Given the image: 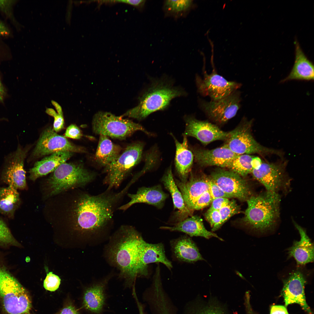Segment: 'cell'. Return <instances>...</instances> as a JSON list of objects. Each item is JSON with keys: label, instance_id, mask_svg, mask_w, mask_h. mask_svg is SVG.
<instances>
[{"label": "cell", "instance_id": "obj_31", "mask_svg": "<svg viewBox=\"0 0 314 314\" xmlns=\"http://www.w3.org/2000/svg\"><path fill=\"white\" fill-rule=\"evenodd\" d=\"M121 150L120 146L113 143L108 137L100 135L95 160L100 165L105 167L117 158Z\"/></svg>", "mask_w": 314, "mask_h": 314}, {"label": "cell", "instance_id": "obj_26", "mask_svg": "<svg viewBox=\"0 0 314 314\" xmlns=\"http://www.w3.org/2000/svg\"><path fill=\"white\" fill-rule=\"evenodd\" d=\"M160 228L172 231L182 232L190 237L201 236L207 239L214 237L223 241L216 234L207 230L201 219L197 215L192 216L177 222L172 226H163Z\"/></svg>", "mask_w": 314, "mask_h": 314}, {"label": "cell", "instance_id": "obj_5", "mask_svg": "<svg viewBox=\"0 0 314 314\" xmlns=\"http://www.w3.org/2000/svg\"><path fill=\"white\" fill-rule=\"evenodd\" d=\"M0 302L7 314H29L32 307L28 291L6 266L0 265Z\"/></svg>", "mask_w": 314, "mask_h": 314}, {"label": "cell", "instance_id": "obj_8", "mask_svg": "<svg viewBox=\"0 0 314 314\" xmlns=\"http://www.w3.org/2000/svg\"><path fill=\"white\" fill-rule=\"evenodd\" d=\"M123 117L109 112H99L93 117V132L96 134L119 139H125L138 131L151 135L141 125Z\"/></svg>", "mask_w": 314, "mask_h": 314}, {"label": "cell", "instance_id": "obj_4", "mask_svg": "<svg viewBox=\"0 0 314 314\" xmlns=\"http://www.w3.org/2000/svg\"><path fill=\"white\" fill-rule=\"evenodd\" d=\"M247 207L242 221L261 232L272 229L279 217L280 197L278 193L266 191L251 196L247 200Z\"/></svg>", "mask_w": 314, "mask_h": 314}, {"label": "cell", "instance_id": "obj_39", "mask_svg": "<svg viewBox=\"0 0 314 314\" xmlns=\"http://www.w3.org/2000/svg\"><path fill=\"white\" fill-rule=\"evenodd\" d=\"M208 191L212 200L218 198H231L232 197L225 193L210 178L208 179Z\"/></svg>", "mask_w": 314, "mask_h": 314}, {"label": "cell", "instance_id": "obj_22", "mask_svg": "<svg viewBox=\"0 0 314 314\" xmlns=\"http://www.w3.org/2000/svg\"><path fill=\"white\" fill-rule=\"evenodd\" d=\"M208 178L191 176L184 182L176 180L175 182L180 190L185 203L190 210L195 202L204 192L208 190Z\"/></svg>", "mask_w": 314, "mask_h": 314}, {"label": "cell", "instance_id": "obj_7", "mask_svg": "<svg viewBox=\"0 0 314 314\" xmlns=\"http://www.w3.org/2000/svg\"><path fill=\"white\" fill-rule=\"evenodd\" d=\"M144 144L137 142L128 146L114 161L105 167L103 181L107 190L117 189L141 159Z\"/></svg>", "mask_w": 314, "mask_h": 314}, {"label": "cell", "instance_id": "obj_25", "mask_svg": "<svg viewBox=\"0 0 314 314\" xmlns=\"http://www.w3.org/2000/svg\"><path fill=\"white\" fill-rule=\"evenodd\" d=\"M113 275V273L111 272L100 281L94 283L86 290L83 300V305L85 308L95 313L101 311L105 302L104 292L106 285Z\"/></svg>", "mask_w": 314, "mask_h": 314}, {"label": "cell", "instance_id": "obj_12", "mask_svg": "<svg viewBox=\"0 0 314 314\" xmlns=\"http://www.w3.org/2000/svg\"><path fill=\"white\" fill-rule=\"evenodd\" d=\"M28 150V147L23 148L18 145L16 150L8 155L5 160L1 179L17 190L27 188L24 164Z\"/></svg>", "mask_w": 314, "mask_h": 314}, {"label": "cell", "instance_id": "obj_44", "mask_svg": "<svg viewBox=\"0 0 314 314\" xmlns=\"http://www.w3.org/2000/svg\"><path fill=\"white\" fill-rule=\"evenodd\" d=\"M53 117L54 120L53 129L55 132H58L64 127V121L63 115L57 113Z\"/></svg>", "mask_w": 314, "mask_h": 314}, {"label": "cell", "instance_id": "obj_40", "mask_svg": "<svg viewBox=\"0 0 314 314\" xmlns=\"http://www.w3.org/2000/svg\"><path fill=\"white\" fill-rule=\"evenodd\" d=\"M212 201L208 190L203 193L195 202L192 206L191 210H199L201 209L208 205Z\"/></svg>", "mask_w": 314, "mask_h": 314}, {"label": "cell", "instance_id": "obj_3", "mask_svg": "<svg viewBox=\"0 0 314 314\" xmlns=\"http://www.w3.org/2000/svg\"><path fill=\"white\" fill-rule=\"evenodd\" d=\"M186 93L181 88L174 86L169 79H154L139 97L138 105L121 116L142 120L153 113L167 109L173 99L186 95Z\"/></svg>", "mask_w": 314, "mask_h": 314}, {"label": "cell", "instance_id": "obj_10", "mask_svg": "<svg viewBox=\"0 0 314 314\" xmlns=\"http://www.w3.org/2000/svg\"><path fill=\"white\" fill-rule=\"evenodd\" d=\"M196 81L198 92L203 96L209 97L211 100L226 97L238 90L242 85L236 82L227 81L215 69L210 74L204 72L202 78L197 75Z\"/></svg>", "mask_w": 314, "mask_h": 314}, {"label": "cell", "instance_id": "obj_47", "mask_svg": "<svg viewBox=\"0 0 314 314\" xmlns=\"http://www.w3.org/2000/svg\"><path fill=\"white\" fill-rule=\"evenodd\" d=\"M270 314H289L286 307L280 305H273L270 308Z\"/></svg>", "mask_w": 314, "mask_h": 314}, {"label": "cell", "instance_id": "obj_33", "mask_svg": "<svg viewBox=\"0 0 314 314\" xmlns=\"http://www.w3.org/2000/svg\"><path fill=\"white\" fill-rule=\"evenodd\" d=\"M262 163L257 156L244 154L238 155L230 163L227 168L241 176L252 173Z\"/></svg>", "mask_w": 314, "mask_h": 314}, {"label": "cell", "instance_id": "obj_18", "mask_svg": "<svg viewBox=\"0 0 314 314\" xmlns=\"http://www.w3.org/2000/svg\"><path fill=\"white\" fill-rule=\"evenodd\" d=\"M251 173L254 178L264 186L266 191L278 193L285 181V165L262 163Z\"/></svg>", "mask_w": 314, "mask_h": 314}, {"label": "cell", "instance_id": "obj_19", "mask_svg": "<svg viewBox=\"0 0 314 314\" xmlns=\"http://www.w3.org/2000/svg\"><path fill=\"white\" fill-rule=\"evenodd\" d=\"M193 154L196 162L202 166H216L227 167L238 155L224 145L211 150L194 149Z\"/></svg>", "mask_w": 314, "mask_h": 314}, {"label": "cell", "instance_id": "obj_23", "mask_svg": "<svg viewBox=\"0 0 314 314\" xmlns=\"http://www.w3.org/2000/svg\"><path fill=\"white\" fill-rule=\"evenodd\" d=\"M298 230L300 240L295 241L288 249V256L295 260L298 265H303L314 261V245L307 234L306 230L295 223Z\"/></svg>", "mask_w": 314, "mask_h": 314}, {"label": "cell", "instance_id": "obj_14", "mask_svg": "<svg viewBox=\"0 0 314 314\" xmlns=\"http://www.w3.org/2000/svg\"><path fill=\"white\" fill-rule=\"evenodd\" d=\"M210 178L232 197L247 200L251 196V189L246 181L233 171L218 169L212 173Z\"/></svg>", "mask_w": 314, "mask_h": 314}, {"label": "cell", "instance_id": "obj_50", "mask_svg": "<svg viewBox=\"0 0 314 314\" xmlns=\"http://www.w3.org/2000/svg\"><path fill=\"white\" fill-rule=\"evenodd\" d=\"M9 30L5 24L0 21V36H7L9 35Z\"/></svg>", "mask_w": 314, "mask_h": 314}, {"label": "cell", "instance_id": "obj_27", "mask_svg": "<svg viewBox=\"0 0 314 314\" xmlns=\"http://www.w3.org/2000/svg\"><path fill=\"white\" fill-rule=\"evenodd\" d=\"M73 153L59 152L51 154L40 161L35 163L29 171L30 179L35 181L37 178L54 171L59 166L65 162L72 155Z\"/></svg>", "mask_w": 314, "mask_h": 314}, {"label": "cell", "instance_id": "obj_20", "mask_svg": "<svg viewBox=\"0 0 314 314\" xmlns=\"http://www.w3.org/2000/svg\"><path fill=\"white\" fill-rule=\"evenodd\" d=\"M130 201L119 207L118 209L125 211L135 204L144 203L154 206L158 208L163 207L168 195L163 190L161 185L139 188L135 194H128Z\"/></svg>", "mask_w": 314, "mask_h": 314}, {"label": "cell", "instance_id": "obj_13", "mask_svg": "<svg viewBox=\"0 0 314 314\" xmlns=\"http://www.w3.org/2000/svg\"><path fill=\"white\" fill-rule=\"evenodd\" d=\"M61 151L85 153L83 147L77 146L64 136L60 135L53 129L47 128L42 133L32 153V156L38 158Z\"/></svg>", "mask_w": 314, "mask_h": 314}, {"label": "cell", "instance_id": "obj_11", "mask_svg": "<svg viewBox=\"0 0 314 314\" xmlns=\"http://www.w3.org/2000/svg\"><path fill=\"white\" fill-rule=\"evenodd\" d=\"M240 93L237 90L223 98L210 101L200 100L201 109L214 122L225 123L234 117L240 107Z\"/></svg>", "mask_w": 314, "mask_h": 314}, {"label": "cell", "instance_id": "obj_46", "mask_svg": "<svg viewBox=\"0 0 314 314\" xmlns=\"http://www.w3.org/2000/svg\"><path fill=\"white\" fill-rule=\"evenodd\" d=\"M14 1V0H0V10L7 15L9 14Z\"/></svg>", "mask_w": 314, "mask_h": 314}, {"label": "cell", "instance_id": "obj_32", "mask_svg": "<svg viewBox=\"0 0 314 314\" xmlns=\"http://www.w3.org/2000/svg\"><path fill=\"white\" fill-rule=\"evenodd\" d=\"M21 202L17 190L8 186L0 188V213L12 218Z\"/></svg>", "mask_w": 314, "mask_h": 314}, {"label": "cell", "instance_id": "obj_1", "mask_svg": "<svg viewBox=\"0 0 314 314\" xmlns=\"http://www.w3.org/2000/svg\"><path fill=\"white\" fill-rule=\"evenodd\" d=\"M128 189L125 186L116 193L106 190L97 195L84 194L79 198L76 212L77 226L93 245L106 238L115 209Z\"/></svg>", "mask_w": 314, "mask_h": 314}, {"label": "cell", "instance_id": "obj_16", "mask_svg": "<svg viewBox=\"0 0 314 314\" xmlns=\"http://www.w3.org/2000/svg\"><path fill=\"white\" fill-rule=\"evenodd\" d=\"M184 133L187 136L195 138L204 144L218 140H226L229 132L224 131L216 125L208 121L198 120L192 116H186Z\"/></svg>", "mask_w": 314, "mask_h": 314}, {"label": "cell", "instance_id": "obj_36", "mask_svg": "<svg viewBox=\"0 0 314 314\" xmlns=\"http://www.w3.org/2000/svg\"><path fill=\"white\" fill-rule=\"evenodd\" d=\"M221 219L222 226L231 217L240 212V206L234 200L219 210Z\"/></svg>", "mask_w": 314, "mask_h": 314}, {"label": "cell", "instance_id": "obj_38", "mask_svg": "<svg viewBox=\"0 0 314 314\" xmlns=\"http://www.w3.org/2000/svg\"><path fill=\"white\" fill-rule=\"evenodd\" d=\"M60 280L58 276L50 272L47 274L44 281V287L47 290L54 291L58 288Z\"/></svg>", "mask_w": 314, "mask_h": 314}, {"label": "cell", "instance_id": "obj_49", "mask_svg": "<svg viewBox=\"0 0 314 314\" xmlns=\"http://www.w3.org/2000/svg\"><path fill=\"white\" fill-rule=\"evenodd\" d=\"M6 90L3 85L0 76V102L3 103L7 96Z\"/></svg>", "mask_w": 314, "mask_h": 314}, {"label": "cell", "instance_id": "obj_2", "mask_svg": "<svg viewBox=\"0 0 314 314\" xmlns=\"http://www.w3.org/2000/svg\"><path fill=\"white\" fill-rule=\"evenodd\" d=\"M144 240L133 227L122 225L109 237L104 249L107 262L119 272V277L128 286L135 287L140 249Z\"/></svg>", "mask_w": 314, "mask_h": 314}, {"label": "cell", "instance_id": "obj_17", "mask_svg": "<svg viewBox=\"0 0 314 314\" xmlns=\"http://www.w3.org/2000/svg\"><path fill=\"white\" fill-rule=\"evenodd\" d=\"M152 263H162L170 270L172 268L162 243H149L143 240L140 246L137 266V278L147 276L149 274L148 265Z\"/></svg>", "mask_w": 314, "mask_h": 314}, {"label": "cell", "instance_id": "obj_24", "mask_svg": "<svg viewBox=\"0 0 314 314\" xmlns=\"http://www.w3.org/2000/svg\"><path fill=\"white\" fill-rule=\"evenodd\" d=\"M170 245L173 255L179 261L193 263L204 260L195 243L187 235L172 240Z\"/></svg>", "mask_w": 314, "mask_h": 314}, {"label": "cell", "instance_id": "obj_48", "mask_svg": "<svg viewBox=\"0 0 314 314\" xmlns=\"http://www.w3.org/2000/svg\"><path fill=\"white\" fill-rule=\"evenodd\" d=\"M59 314H78L76 308L71 305H69L64 308Z\"/></svg>", "mask_w": 314, "mask_h": 314}, {"label": "cell", "instance_id": "obj_34", "mask_svg": "<svg viewBox=\"0 0 314 314\" xmlns=\"http://www.w3.org/2000/svg\"><path fill=\"white\" fill-rule=\"evenodd\" d=\"M194 7L192 0H167L164 1L163 9L165 17L177 20L186 17Z\"/></svg>", "mask_w": 314, "mask_h": 314}, {"label": "cell", "instance_id": "obj_43", "mask_svg": "<svg viewBox=\"0 0 314 314\" xmlns=\"http://www.w3.org/2000/svg\"><path fill=\"white\" fill-rule=\"evenodd\" d=\"M111 1L113 2L123 3L131 5L140 11H142L144 10L146 1L144 0H120Z\"/></svg>", "mask_w": 314, "mask_h": 314}, {"label": "cell", "instance_id": "obj_29", "mask_svg": "<svg viewBox=\"0 0 314 314\" xmlns=\"http://www.w3.org/2000/svg\"><path fill=\"white\" fill-rule=\"evenodd\" d=\"M183 314H229L226 306L216 298L205 300L197 297L185 305Z\"/></svg>", "mask_w": 314, "mask_h": 314}, {"label": "cell", "instance_id": "obj_6", "mask_svg": "<svg viewBox=\"0 0 314 314\" xmlns=\"http://www.w3.org/2000/svg\"><path fill=\"white\" fill-rule=\"evenodd\" d=\"M96 176L95 173L86 170L81 164L65 162L53 171L48 180L50 195L84 186L93 181Z\"/></svg>", "mask_w": 314, "mask_h": 314}, {"label": "cell", "instance_id": "obj_30", "mask_svg": "<svg viewBox=\"0 0 314 314\" xmlns=\"http://www.w3.org/2000/svg\"><path fill=\"white\" fill-rule=\"evenodd\" d=\"M165 187L170 193L172 197L174 209L178 210L176 215L177 222L191 216L193 211L186 206L182 195L174 180L171 168L169 167L162 179Z\"/></svg>", "mask_w": 314, "mask_h": 314}, {"label": "cell", "instance_id": "obj_51", "mask_svg": "<svg viewBox=\"0 0 314 314\" xmlns=\"http://www.w3.org/2000/svg\"><path fill=\"white\" fill-rule=\"evenodd\" d=\"M133 295L136 300L139 312V314H146L144 311V308L142 304L138 300L136 296V292H133Z\"/></svg>", "mask_w": 314, "mask_h": 314}, {"label": "cell", "instance_id": "obj_52", "mask_svg": "<svg viewBox=\"0 0 314 314\" xmlns=\"http://www.w3.org/2000/svg\"><path fill=\"white\" fill-rule=\"evenodd\" d=\"M51 103L55 108L57 111L58 113L59 114L63 115L62 108L60 106L57 102L54 101H52Z\"/></svg>", "mask_w": 314, "mask_h": 314}, {"label": "cell", "instance_id": "obj_45", "mask_svg": "<svg viewBox=\"0 0 314 314\" xmlns=\"http://www.w3.org/2000/svg\"><path fill=\"white\" fill-rule=\"evenodd\" d=\"M250 300V293L248 291L245 293L244 297V305L246 314H257L253 309Z\"/></svg>", "mask_w": 314, "mask_h": 314}, {"label": "cell", "instance_id": "obj_42", "mask_svg": "<svg viewBox=\"0 0 314 314\" xmlns=\"http://www.w3.org/2000/svg\"><path fill=\"white\" fill-rule=\"evenodd\" d=\"M230 201L228 198H226L215 199L212 200V204L208 209L219 210L222 207L228 204Z\"/></svg>", "mask_w": 314, "mask_h": 314}, {"label": "cell", "instance_id": "obj_15", "mask_svg": "<svg viewBox=\"0 0 314 314\" xmlns=\"http://www.w3.org/2000/svg\"><path fill=\"white\" fill-rule=\"evenodd\" d=\"M281 294L285 306L293 304L299 305L308 314H313L306 301L304 288L306 280L303 274L297 271L291 273L283 280Z\"/></svg>", "mask_w": 314, "mask_h": 314}, {"label": "cell", "instance_id": "obj_37", "mask_svg": "<svg viewBox=\"0 0 314 314\" xmlns=\"http://www.w3.org/2000/svg\"><path fill=\"white\" fill-rule=\"evenodd\" d=\"M205 216L212 228V231L217 230L222 226L221 217L219 210L208 209L205 214Z\"/></svg>", "mask_w": 314, "mask_h": 314}, {"label": "cell", "instance_id": "obj_53", "mask_svg": "<svg viewBox=\"0 0 314 314\" xmlns=\"http://www.w3.org/2000/svg\"><path fill=\"white\" fill-rule=\"evenodd\" d=\"M46 113L49 115L54 117L57 113L53 109L51 108H47L46 111Z\"/></svg>", "mask_w": 314, "mask_h": 314}, {"label": "cell", "instance_id": "obj_41", "mask_svg": "<svg viewBox=\"0 0 314 314\" xmlns=\"http://www.w3.org/2000/svg\"><path fill=\"white\" fill-rule=\"evenodd\" d=\"M83 134L81 130L76 125L72 124L67 128L64 137L73 139H80Z\"/></svg>", "mask_w": 314, "mask_h": 314}, {"label": "cell", "instance_id": "obj_9", "mask_svg": "<svg viewBox=\"0 0 314 314\" xmlns=\"http://www.w3.org/2000/svg\"><path fill=\"white\" fill-rule=\"evenodd\" d=\"M252 122L244 119L239 125L229 132V136L224 146L238 155L258 154L280 155L281 154L279 151L262 145L254 138L251 132Z\"/></svg>", "mask_w": 314, "mask_h": 314}, {"label": "cell", "instance_id": "obj_28", "mask_svg": "<svg viewBox=\"0 0 314 314\" xmlns=\"http://www.w3.org/2000/svg\"><path fill=\"white\" fill-rule=\"evenodd\" d=\"M176 147L175 164L176 169L181 182L184 183L187 180L192 167L194 156L189 149L187 136L184 134L182 143L179 142L172 134Z\"/></svg>", "mask_w": 314, "mask_h": 314}, {"label": "cell", "instance_id": "obj_21", "mask_svg": "<svg viewBox=\"0 0 314 314\" xmlns=\"http://www.w3.org/2000/svg\"><path fill=\"white\" fill-rule=\"evenodd\" d=\"M295 60L294 65L289 75L281 82L284 83L292 80L313 81L314 67L313 63L305 55L299 42H294Z\"/></svg>", "mask_w": 314, "mask_h": 314}, {"label": "cell", "instance_id": "obj_35", "mask_svg": "<svg viewBox=\"0 0 314 314\" xmlns=\"http://www.w3.org/2000/svg\"><path fill=\"white\" fill-rule=\"evenodd\" d=\"M20 246L6 223L0 217V246L19 247Z\"/></svg>", "mask_w": 314, "mask_h": 314}]
</instances>
